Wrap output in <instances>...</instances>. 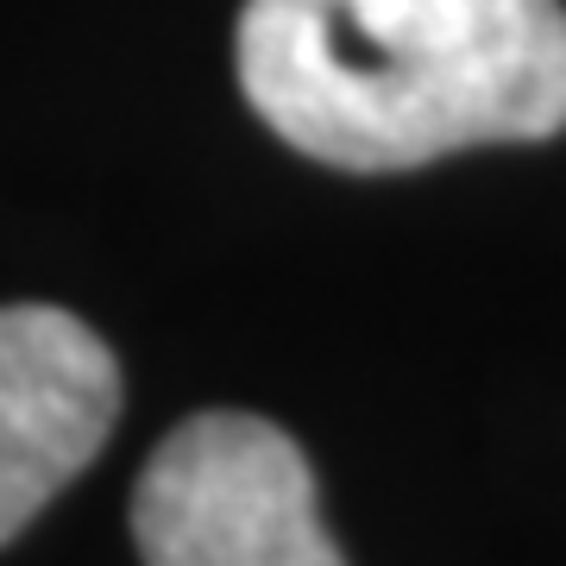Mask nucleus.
<instances>
[{"instance_id": "f257e3e1", "label": "nucleus", "mask_w": 566, "mask_h": 566, "mask_svg": "<svg viewBox=\"0 0 566 566\" xmlns=\"http://www.w3.org/2000/svg\"><path fill=\"white\" fill-rule=\"evenodd\" d=\"M240 88L334 170H416L566 126L560 0H245Z\"/></svg>"}, {"instance_id": "f03ea898", "label": "nucleus", "mask_w": 566, "mask_h": 566, "mask_svg": "<svg viewBox=\"0 0 566 566\" xmlns=\"http://www.w3.org/2000/svg\"><path fill=\"white\" fill-rule=\"evenodd\" d=\"M133 535L145 566H346L303 447L245 409L189 416L145 460Z\"/></svg>"}, {"instance_id": "7ed1b4c3", "label": "nucleus", "mask_w": 566, "mask_h": 566, "mask_svg": "<svg viewBox=\"0 0 566 566\" xmlns=\"http://www.w3.org/2000/svg\"><path fill=\"white\" fill-rule=\"evenodd\" d=\"M114 416L120 365L95 327L51 303L0 308V547L82 479Z\"/></svg>"}]
</instances>
